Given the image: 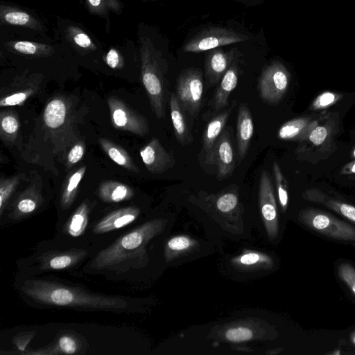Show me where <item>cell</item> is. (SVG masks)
I'll use <instances>...</instances> for the list:
<instances>
[{"label": "cell", "mask_w": 355, "mask_h": 355, "mask_svg": "<svg viewBox=\"0 0 355 355\" xmlns=\"http://www.w3.org/2000/svg\"><path fill=\"white\" fill-rule=\"evenodd\" d=\"M89 214L88 203L83 202L75 210L67 224V233L73 237L83 234L88 225Z\"/></svg>", "instance_id": "f1b7e54d"}, {"label": "cell", "mask_w": 355, "mask_h": 355, "mask_svg": "<svg viewBox=\"0 0 355 355\" xmlns=\"http://www.w3.org/2000/svg\"><path fill=\"white\" fill-rule=\"evenodd\" d=\"M237 49L224 51L221 48L209 50L205 61V72L207 79L211 84L220 81L238 58Z\"/></svg>", "instance_id": "4fadbf2b"}, {"label": "cell", "mask_w": 355, "mask_h": 355, "mask_svg": "<svg viewBox=\"0 0 355 355\" xmlns=\"http://www.w3.org/2000/svg\"><path fill=\"white\" fill-rule=\"evenodd\" d=\"M239 198L237 192L234 190L223 192L217 196L216 206L223 213L232 211L237 207Z\"/></svg>", "instance_id": "1f68e13d"}, {"label": "cell", "mask_w": 355, "mask_h": 355, "mask_svg": "<svg viewBox=\"0 0 355 355\" xmlns=\"http://www.w3.org/2000/svg\"><path fill=\"white\" fill-rule=\"evenodd\" d=\"M252 331L245 327H237L228 329L225 333L226 338L232 342L246 341L252 338Z\"/></svg>", "instance_id": "d590c367"}, {"label": "cell", "mask_w": 355, "mask_h": 355, "mask_svg": "<svg viewBox=\"0 0 355 355\" xmlns=\"http://www.w3.org/2000/svg\"><path fill=\"white\" fill-rule=\"evenodd\" d=\"M85 171L86 166H82L71 173L68 177L64 184L60 195V206L62 209H69L73 204Z\"/></svg>", "instance_id": "4316f807"}, {"label": "cell", "mask_w": 355, "mask_h": 355, "mask_svg": "<svg viewBox=\"0 0 355 355\" xmlns=\"http://www.w3.org/2000/svg\"><path fill=\"white\" fill-rule=\"evenodd\" d=\"M272 173L275 178L279 202L282 209L285 211L287 209L288 203V184L286 179L276 161H275L272 164Z\"/></svg>", "instance_id": "f546056e"}, {"label": "cell", "mask_w": 355, "mask_h": 355, "mask_svg": "<svg viewBox=\"0 0 355 355\" xmlns=\"http://www.w3.org/2000/svg\"><path fill=\"white\" fill-rule=\"evenodd\" d=\"M40 180L33 181L12 205L10 218L21 219L35 211L42 202Z\"/></svg>", "instance_id": "9a60e30c"}, {"label": "cell", "mask_w": 355, "mask_h": 355, "mask_svg": "<svg viewBox=\"0 0 355 355\" xmlns=\"http://www.w3.org/2000/svg\"><path fill=\"white\" fill-rule=\"evenodd\" d=\"M338 275L355 295V268L349 263L342 262L338 266Z\"/></svg>", "instance_id": "836d02e7"}, {"label": "cell", "mask_w": 355, "mask_h": 355, "mask_svg": "<svg viewBox=\"0 0 355 355\" xmlns=\"http://www.w3.org/2000/svg\"><path fill=\"white\" fill-rule=\"evenodd\" d=\"M73 40L82 48H87L92 44L90 38L84 33L76 34Z\"/></svg>", "instance_id": "b9f144b4"}, {"label": "cell", "mask_w": 355, "mask_h": 355, "mask_svg": "<svg viewBox=\"0 0 355 355\" xmlns=\"http://www.w3.org/2000/svg\"><path fill=\"white\" fill-rule=\"evenodd\" d=\"M98 143L103 151L116 164L129 171L134 173L139 172V168L133 162L128 153L122 146L105 138H100Z\"/></svg>", "instance_id": "d4e9b609"}, {"label": "cell", "mask_w": 355, "mask_h": 355, "mask_svg": "<svg viewBox=\"0 0 355 355\" xmlns=\"http://www.w3.org/2000/svg\"><path fill=\"white\" fill-rule=\"evenodd\" d=\"M15 49L22 53L32 55L36 52V46L29 42H17L15 44Z\"/></svg>", "instance_id": "60d3db41"}, {"label": "cell", "mask_w": 355, "mask_h": 355, "mask_svg": "<svg viewBox=\"0 0 355 355\" xmlns=\"http://www.w3.org/2000/svg\"><path fill=\"white\" fill-rule=\"evenodd\" d=\"M239 60L238 58L234 61L231 67L220 80L219 85L216 89L211 102L212 107L218 111L227 106L231 93L236 87L239 79Z\"/></svg>", "instance_id": "ffe728a7"}, {"label": "cell", "mask_w": 355, "mask_h": 355, "mask_svg": "<svg viewBox=\"0 0 355 355\" xmlns=\"http://www.w3.org/2000/svg\"><path fill=\"white\" fill-rule=\"evenodd\" d=\"M259 196L261 212L268 234L273 239L278 234L277 210L272 181L266 170L261 173Z\"/></svg>", "instance_id": "30bf717a"}, {"label": "cell", "mask_w": 355, "mask_h": 355, "mask_svg": "<svg viewBox=\"0 0 355 355\" xmlns=\"http://www.w3.org/2000/svg\"><path fill=\"white\" fill-rule=\"evenodd\" d=\"M140 210L136 207H127L116 209L102 218L94 227L96 234H104L132 223L139 215Z\"/></svg>", "instance_id": "d6986e66"}, {"label": "cell", "mask_w": 355, "mask_h": 355, "mask_svg": "<svg viewBox=\"0 0 355 355\" xmlns=\"http://www.w3.org/2000/svg\"><path fill=\"white\" fill-rule=\"evenodd\" d=\"M21 180V175H17L8 178H1L0 181V214L2 216L13 192Z\"/></svg>", "instance_id": "4dcf8cb0"}, {"label": "cell", "mask_w": 355, "mask_h": 355, "mask_svg": "<svg viewBox=\"0 0 355 355\" xmlns=\"http://www.w3.org/2000/svg\"><path fill=\"white\" fill-rule=\"evenodd\" d=\"M111 123L118 130L144 136L149 132L147 119L130 107L121 99L111 96L107 98Z\"/></svg>", "instance_id": "9c48e42d"}, {"label": "cell", "mask_w": 355, "mask_h": 355, "mask_svg": "<svg viewBox=\"0 0 355 355\" xmlns=\"http://www.w3.org/2000/svg\"><path fill=\"white\" fill-rule=\"evenodd\" d=\"M248 40L246 35L232 29L210 27L201 31L191 38L184 45L183 50L185 52L200 53Z\"/></svg>", "instance_id": "ba28073f"}, {"label": "cell", "mask_w": 355, "mask_h": 355, "mask_svg": "<svg viewBox=\"0 0 355 355\" xmlns=\"http://www.w3.org/2000/svg\"><path fill=\"white\" fill-rule=\"evenodd\" d=\"M254 133L253 119L246 103L239 105L236 122L239 163L245 157Z\"/></svg>", "instance_id": "ac0fdd59"}, {"label": "cell", "mask_w": 355, "mask_h": 355, "mask_svg": "<svg viewBox=\"0 0 355 355\" xmlns=\"http://www.w3.org/2000/svg\"><path fill=\"white\" fill-rule=\"evenodd\" d=\"M4 19L12 24L24 25L29 21V16L24 12L13 11L6 13Z\"/></svg>", "instance_id": "74e56055"}, {"label": "cell", "mask_w": 355, "mask_h": 355, "mask_svg": "<svg viewBox=\"0 0 355 355\" xmlns=\"http://www.w3.org/2000/svg\"><path fill=\"white\" fill-rule=\"evenodd\" d=\"M349 339H350L351 343H352L354 345H355V331H353V332L350 334Z\"/></svg>", "instance_id": "bcb514c9"}, {"label": "cell", "mask_w": 355, "mask_h": 355, "mask_svg": "<svg viewBox=\"0 0 355 355\" xmlns=\"http://www.w3.org/2000/svg\"><path fill=\"white\" fill-rule=\"evenodd\" d=\"M157 221L148 222L121 236L96 254L90 266L95 270H121L133 266V261L156 232Z\"/></svg>", "instance_id": "7a4b0ae2"}, {"label": "cell", "mask_w": 355, "mask_h": 355, "mask_svg": "<svg viewBox=\"0 0 355 355\" xmlns=\"http://www.w3.org/2000/svg\"><path fill=\"white\" fill-rule=\"evenodd\" d=\"M167 245L171 250L180 251L188 248L191 241L187 237L176 236L168 241Z\"/></svg>", "instance_id": "f35d334b"}, {"label": "cell", "mask_w": 355, "mask_h": 355, "mask_svg": "<svg viewBox=\"0 0 355 355\" xmlns=\"http://www.w3.org/2000/svg\"><path fill=\"white\" fill-rule=\"evenodd\" d=\"M19 290L25 298L44 306L115 312L126 311L129 306V302L122 297L101 295L44 279H24Z\"/></svg>", "instance_id": "6da1fadb"}, {"label": "cell", "mask_w": 355, "mask_h": 355, "mask_svg": "<svg viewBox=\"0 0 355 355\" xmlns=\"http://www.w3.org/2000/svg\"><path fill=\"white\" fill-rule=\"evenodd\" d=\"M87 252L83 249H71L61 252H49L37 258L40 270H62L72 267L83 259Z\"/></svg>", "instance_id": "2e32d148"}, {"label": "cell", "mask_w": 355, "mask_h": 355, "mask_svg": "<svg viewBox=\"0 0 355 355\" xmlns=\"http://www.w3.org/2000/svg\"><path fill=\"white\" fill-rule=\"evenodd\" d=\"M88 1L94 7L98 6L101 3V0H88Z\"/></svg>", "instance_id": "f6af8a7d"}, {"label": "cell", "mask_w": 355, "mask_h": 355, "mask_svg": "<svg viewBox=\"0 0 355 355\" xmlns=\"http://www.w3.org/2000/svg\"><path fill=\"white\" fill-rule=\"evenodd\" d=\"M340 173L346 175L355 174V160L345 164L341 169Z\"/></svg>", "instance_id": "ee69618b"}, {"label": "cell", "mask_w": 355, "mask_h": 355, "mask_svg": "<svg viewBox=\"0 0 355 355\" xmlns=\"http://www.w3.org/2000/svg\"><path fill=\"white\" fill-rule=\"evenodd\" d=\"M85 154V145L83 142L76 144L69 150L67 155V162L70 165L78 162Z\"/></svg>", "instance_id": "8d00e7d4"}, {"label": "cell", "mask_w": 355, "mask_h": 355, "mask_svg": "<svg viewBox=\"0 0 355 355\" xmlns=\"http://www.w3.org/2000/svg\"><path fill=\"white\" fill-rule=\"evenodd\" d=\"M338 130L336 113L323 111L317 114L313 126L295 150L297 159L315 162L329 157L336 150L335 137Z\"/></svg>", "instance_id": "3957f363"}, {"label": "cell", "mask_w": 355, "mask_h": 355, "mask_svg": "<svg viewBox=\"0 0 355 355\" xmlns=\"http://www.w3.org/2000/svg\"><path fill=\"white\" fill-rule=\"evenodd\" d=\"M342 98L339 93L326 91L319 94L313 101L311 110H319L328 108Z\"/></svg>", "instance_id": "d6a6232c"}, {"label": "cell", "mask_w": 355, "mask_h": 355, "mask_svg": "<svg viewBox=\"0 0 355 355\" xmlns=\"http://www.w3.org/2000/svg\"><path fill=\"white\" fill-rule=\"evenodd\" d=\"M260 259V257L256 253H248L243 255L240 258V262L244 265H252L257 263Z\"/></svg>", "instance_id": "7bdbcfd3"}, {"label": "cell", "mask_w": 355, "mask_h": 355, "mask_svg": "<svg viewBox=\"0 0 355 355\" xmlns=\"http://www.w3.org/2000/svg\"><path fill=\"white\" fill-rule=\"evenodd\" d=\"M302 198L322 205L355 224V206L316 187L306 189Z\"/></svg>", "instance_id": "5bb4252c"}, {"label": "cell", "mask_w": 355, "mask_h": 355, "mask_svg": "<svg viewBox=\"0 0 355 355\" xmlns=\"http://www.w3.org/2000/svg\"><path fill=\"white\" fill-rule=\"evenodd\" d=\"M98 194L103 201L115 203L130 200L134 196L135 191L125 184L114 180H105L100 184Z\"/></svg>", "instance_id": "cb8c5ba5"}, {"label": "cell", "mask_w": 355, "mask_h": 355, "mask_svg": "<svg viewBox=\"0 0 355 355\" xmlns=\"http://www.w3.org/2000/svg\"><path fill=\"white\" fill-rule=\"evenodd\" d=\"M333 355H339L340 354V350H337L336 352H334L333 353H331Z\"/></svg>", "instance_id": "7dc6e473"}, {"label": "cell", "mask_w": 355, "mask_h": 355, "mask_svg": "<svg viewBox=\"0 0 355 355\" xmlns=\"http://www.w3.org/2000/svg\"><path fill=\"white\" fill-rule=\"evenodd\" d=\"M291 73L279 61L266 66L258 80L257 89L261 99L267 104L276 105L283 98L288 89Z\"/></svg>", "instance_id": "8992f818"}, {"label": "cell", "mask_w": 355, "mask_h": 355, "mask_svg": "<svg viewBox=\"0 0 355 355\" xmlns=\"http://www.w3.org/2000/svg\"><path fill=\"white\" fill-rule=\"evenodd\" d=\"M141 79L151 109L156 117L162 119L166 113V89L164 65L153 49L146 47L141 57Z\"/></svg>", "instance_id": "277c9868"}, {"label": "cell", "mask_w": 355, "mask_h": 355, "mask_svg": "<svg viewBox=\"0 0 355 355\" xmlns=\"http://www.w3.org/2000/svg\"><path fill=\"white\" fill-rule=\"evenodd\" d=\"M299 220L309 229L327 237L343 241H355V228L329 213L313 207L302 209Z\"/></svg>", "instance_id": "5b68a950"}, {"label": "cell", "mask_w": 355, "mask_h": 355, "mask_svg": "<svg viewBox=\"0 0 355 355\" xmlns=\"http://www.w3.org/2000/svg\"><path fill=\"white\" fill-rule=\"evenodd\" d=\"M141 159L148 171L162 174L175 163L174 157L167 152L157 138L151 139L139 151Z\"/></svg>", "instance_id": "8fae6325"}, {"label": "cell", "mask_w": 355, "mask_h": 355, "mask_svg": "<svg viewBox=\"0 0 355 355\" xmlns=\"http://www.w3.org/2000/svg\"><path fill=\"white\" fill-rule=\"evenodd\" d=\"M106 63L112 69L121 67L122 61L117 51L114 49L109 51L106 55Z\"/></svg>", "instance_id": "ab89813d"}, {"label": "cell", "mask_w": 355, "mask_h": 355, "mask_svg": "<svg viewBox=\"0 0 355 355\" xmlns=\"http://www.w3.org/2000/svg\"><path fill=\"white\" fill-rule=\"evenodd\" d=\"M19 128V122L15 112L4 110L1 112L0 135L5 144L9 145L16 140Z\"/></svg>", "instance_id": "83f0119b"}, {"label": "cell", "mask_w": 355, "mask_h": 355, "mask_svg": "<svg viewBox=\"0 0 355 355\" xmlns=\"http://www.w3.org/2000/svg\"><path fill=\"white\" fill-rule=\"evenodd\" d=\"M203 78L200 69L189 68L178 76L176 96L184 110L196 116L200 109L203 96Z\"/></svg>", "instance_id": "52a82bcc"}, {"label": "cell", "mask_w": 355, "mask_h": 355, "mask_svg": "<svg viewBox=\"0 0 355 355\" xmlns=\"http://www.w3.org/2000/svg\"><path fill=\"white\" fill-rule=\"evenodd\" d=\"M231 111L232 107L224 110L213 117L207 124L202 135V146L201 150V154L207 164H213L215 145L225 128Z\"/></svg>", "instance_id": "e0dca14e"}, {"label": "cell", "mask_w": 355, "mask_h": 355, "mask_svg": "<svg viewBox=\"0 0 355 355\" xmlns=\"http://www.w3.org/2000/svg\"><path fill=\"white\" fill-rule=\"evenodd\" d=\"M38 83L30 81L12 83L5 91H1L0 106L3 107L24 105L38 91Z\"/></svg>", "instance_id": "44dd1931"}, {"label": "cell", "mask_w": 355, "mask_h": 355, "mask_svg": "<svg viewBox=\"0 0 355 355\" xmlns=\"http://www.w3.org/2000/svg\"><path fill=\"white\" fill-rule=\"evenodd\" d=\"M352 156H353V157L355 159V148H354V149L353 150V152H352Z\"/></svg>", "instance_id": "c3c4849f"}, {"label": "cell", "mask_w": 355, "mask_h": 355, "mask_svg": "<svg viewBox=\"0 0 355 355\" xmlns=\"http://www.w3.org/2000/svg\"><path fill=\"white\" fill-rule=\"evenodd\" d=\"M169 105L175 137L182 146L188 145L193 141L192 135L184 116V110L174 93L171 94Z\"/></svg>", "instance_id": "603a6c76"}, {"label": "cell", "mask_w": 355, "mask_h": 355, "mask_svg": "<svg viewBox=\"0 0 355 355\" xmlns=\"http://www.w3.org/2000/svg\"><path fill=\"white\" fill-rule=\"evenodd\" d=\"M213 164L217 168V178L219 180L232 175L236 166V158L229 132L224 130L215 145Z\"/></svg>", "instance_id": "7c38bea8"}, {"label": "cell", "mask_w": 355, "mask_h": 355, "mask_svg": "<svg viewBox=\"0 0 355 355\" xmlns=\"http://www.w3.org/2000/svg\"><path fill=\"white\" fill-rule=\"evenodd\" d=\"M55 349V354H76L79 349L78 340L71 335H63L58 339Z\"/></svg>", "instance_id": "e575fe53"}, {"label": "cell", "mask_w": 355, "mask_h": 355, "mask_svg": "<svg viewBox=\"0 0 355 355\" xmlns=\"http://www.w3.org/2000/svg\"><path fill=\"white\" fill-rule=\"evenodd\" d=\"M317 115L301 116L283 123L278 130L277 137L282 140L300 142L313 126Z\"/></svg>", "instance_id": "7402d4cb"}, {"label": "cell", "mask_w": 355, "mask_h": 355, "mask_svg": "<svg viewBox=\"0 0 355 355\" xmlns=\"http://www.w3.org/2000/svg\"><path fill=\"white\" fill-rule=\"evenodd\" d=\"M67 106L60 97L51 99L46 105L44 121L47 128L52 130L60 128L67 119Z\"/></svg>", "instance_id": "484cf974"}]
</instances>
